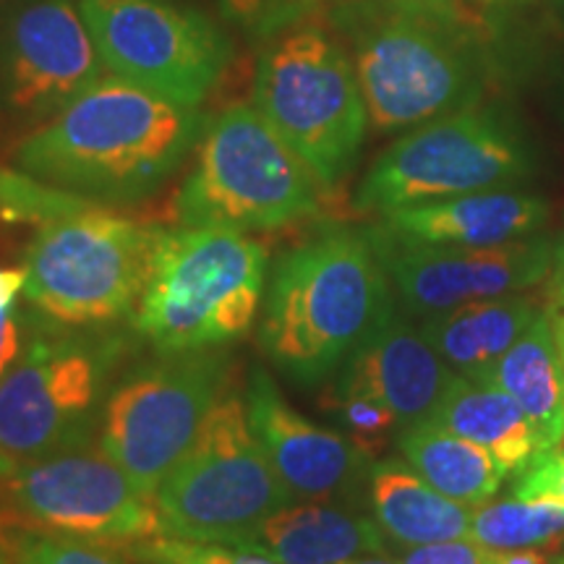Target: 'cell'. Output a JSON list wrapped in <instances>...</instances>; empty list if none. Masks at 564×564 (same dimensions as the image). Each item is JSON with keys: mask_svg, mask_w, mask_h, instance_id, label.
<instances>
[{"mask_svg": "<svg viewBox=\"0 0 564 564\" xmlns=\"http://www.w3.org/2000/svg\"><path fill=\"white\" fill-rule=\"evenodd\" d=\"M207 129L194 105L102 76L13 150L21 173L89 202L131 204L158 192Z\"/></svg>", "mask_w": 564, "mask_h": 564, "instance_id": "cell-1", "label": "cell"}, {"mask_svg": "<svg viewBox=\"0 0 564 564\" xmlns=\"http://www.w3.org/2000/svg\"><path fill=\"white\" fill-rule=\"evenodd\" d=\"M333 21L350 40L377 131L415 129L465 110L481 91L478 21L455 0H345Z\"/></svg>", "mask_w": 564, "mask_h": 564, "instance_id": "cell-2", "label": "cell"}, {"mask_svg": "<svg viewBox=\"0 0 564 564\" xmlns=\"http://www.w3.org/2000/svg\"><path fill=\"white\" fill-rule=\"evenodd\" d=\"M387 278L369 232L329 228L295 246L267 291V358L295 384H322L394 316Z\"/></svg>", "mask_w": 564, "mask_h": 564, "instance_id": "cell-3", "label": "cell"}, {"mask_svg": "<svg viewBox=\"0 0 564 564\" xmlns=\"http://www.w3.org/2000/svg\"><path fill=\"white\" fill-rule=\"evenodd\" d=\"M264 272L267 249L243 230L162 228L133 327L160 352L215 350L241 340L257 322Z\"/></svg>", "mask_w": 564, "mask_h": 564, "instance_id": "cell-4", "label": "cell"}, {"mask_svg": "<svg viewBox=\"0 0 564 564\" xmlns=\"http://www.w3.org/2000/svg\"><path fill=\"white\" fill-rule=\"evenodd\" d=\"M123 348L116 335L47 333L37 324L0 377V478L89 447Z\"/></svg>", "mask_w": 564, "mask_h": 564, "instance_id": "cell-5", "label": "cell"}, {"mask_svg": "<svg viewBox=\"0 0 564 564\" xmlns=\"http://www.w3.org/2000/svg\"><path fill=\"white\" fill-rule=\"evenodd\" d=\"M253 108L322 188L337 186L356 165L369 110L348 53L319 26H293L270 37L253 74Z\"/></svg>", "mask_w": 564, "mask_h": 564, "instance_id": "cell-6", "label": "cell"}, {"mask_svg": "<svg viewBox=\"0 0 564 564\" xmlns=\"http://www.w3.org/2000/svg\"><path fill=\"white\" fill-rule=\"evenodd\" d=\"M162 228L87 207L37 228L26 246L24 295L63 327H100L137 314Z\"/></svg>", "mask_w": 564, "mask_h": 564, "instance_id": "cell-7", "label": "cell"}, {"mask_svg": "<svg viewBox=\"0 0 564 564\" xmlns=\"http://www.w3.org/2000/svg\"><path fill=\"white\" fill-rule=\"evenodd\" d=\"M322 183L251 105L204 129L194 171L175 196L181 225L274 230L319 209Z\"/></svg>", "mask_w": 564, "mask_h": 564, "instance_id": "cell-8", "label": "cell"}, {"mask_svg": "<svg viewBox=\"0 0 564 564\" xmlns=\"http://www.w3.org/2000/svg\"><path fill=\"white\" fill-rule=\"evenodd\" d=\"M293 502L236 392L217 400L188 453L154 494L167 535L220 546L241 544Z\"/></svg>", "mask_w": 564, "mask_h": 564, "instance_id": "cell-9", "label": "cell"}, {"mask_svg": "<svg viewBox=\"0 0 564 564\" xmlns=\"http://www.w3.org/2000/svg\"><path fill=\"white\" fill-rule=\"evenodd\" d=\"M228 356L217 350L162 352L126 373L105 400L100 449L154 499L188 453L228 384Z\"/></svg>", "mask_w": 564, "mask_h": 564, "instance_id": "cell-10", "label": "cell"}, {"mask_svg": "<svg viewBox=\"0 0 564 564\" xmlns=\"http://www.w3.org/2000/svg\"><path fill=\"white\" fill-rule=\"evenodd\" d=\"M528 173L514 133L491 112L465 108L415 126L371 165L356 209L387 212L449 196L494 192Z\"/></svg>", "mask_w": 564, "mask_h": 564, "instance_id": "cell-11", "label": "cell"}, {"mask_svg": "<svg viewBox=\"0 0 564 564\" xmlns=\"http://www.w3.org/2000/svg\"><path fill=\"white\" fill-rule=\"evenodd\" d=\"M91 40L112 76L181 105H199L230 63L215 21L175 0H79Z\"/></svg>", "mask_w": 564, "mask_h": 564, "instance_id": "cell-12", "label": "cell"}, {"mask_svg": "<svg viewBox=\"0 0 564 564\" xmlns=\"http://www.w3.org/2000/svg\"><path fill=\"white\" fill-rule=\"evenodd\" d=\"M0 512L37 533L129 549L165 533L158 505L102 449H68L0 478Z\"/></svg>", "mask_w": 564, "mask_h": 564, "instance_id": "cell-13", "label": "cell"}, {"mask_svg": "<svg viewBox=\"0 0 564 564\" xmlns=\"http://www.w3.org/2000/svg\"><path fill=\"white\" fill-rule=\"evenodd\" d=\"M105 76L79 3L24 0L0 17V123L34 131Z\"/></svg>", "mask_w": 564, "mask_h": 564, "instance_id": "cell-14", "label": "cell"}, {"mask_svg": "<svg viewBox=\"0 0 564 564\" xmlns=\"http://www.w3.org/2000/svg\"><path fill=\"white\" fill-rule=\"evenodd\" d=\"M369 236L405 308L423 319L465 303L523 293L554 267L552 243L539 238L468 249L405 241L382 228H371Z\"/></svg>", "mask_w": 564, "mask_h": 564, "instance_id": "cell-15", "label": "cell"}, {"mask_svg": "<svg viewBox=\"0 0 564 564\" xmlns=\"http://www.w3.org/2000/svg\"><path fill=\"white\" fill-rule=\"evenodd\" d=\"M246 411L274 474L301 502H335L369 481L371 457L348 436L316 426L285 403L262 366L251 371Z\"/></svg>", "mask_w": 564, "mask_h": 564, "instance_id": "cell-16", "label": "cell"}, {"mask_svg": "<svg viewBox=\"0 0 564 564\" xmlns=\"http://www.w3.org/2000/svg\"><path fill=\"white\" fill-rule=\"evenodd\" d=\"M457 373L444 364L421 333L403 319H392L352 352L337 392L371 394L398 415L400 429L432 421Z\"/></svg>", "mask_w": 564, "mask_h": 564, "instance_id": "cell-17", "label": "cell"}, {"mask_svg": "<svg viewBox=\"0 0 564 564\" xmlns=\"http://www.w3.org/2000/svg\"><path fill=\"white\" fill-rule=\"evenodd\" d=\"M546 204L512 192H476L387 212L379 228L415 243L502 246L520 241L544 223Z\"/></svg>", "mask_w": 564, "mask_h": 564, "instance_id": "cell-18", "label": "cell"}, {"mask_svg": "<svg viewBox=\"0 0 564 564\" xmlns=\"http://www.w3.org/2000/svg\"><path fill=\"white\" fill-rule=\"evenodd\" d=\"M236 549H251L282 564H345L387 552V535L377 520L348 507L303 502L270 514Z\"/></svg>", "mask_w": 564, "mask_h": 564, "instance_id": "cell-19", "label": "cell"}, {"mask_svg": "<svg viewBox=\"0 0 564 564\" xmlns=\"http://www.w3.org/2000/svg\"><path fill=\"white\" fill-rule=\"evenodd\" d=\"M539 314L535 301L510 293L426 316L421 333L457 377L489 382L505 352L523 337Z\"/></svg>", "mask_w": 564, "mask_h": 564, "instance_id": "cell-20", "label": "cell"}, {"mask_svg": "<svg viewBox=\"0 0 564 564\" xmlns=\"http://www.w3.org/2000/svg\"><path fill=\"white\" fill-rule=\"evenodd\" d=\"M366 489L373 520L392 544L411 549L468 539L474 507L444 497L403 460L371 465Z\"/></svg>", "mask_w": 564, "mask_h": 564, "instance_id": "cell-21", "label": "cell"}, {"mask_svg": "<svg viewBox=\"0 0 564 564\" xmlns=\"http://www.w3.org/2000/svg\"><path fill=\"white\" fill-rule=\"evenodd\" d=\"M505 390L533 429L535 455L560 449L564 442V366L552 322L541 312L523 337L505 352L489 382Z\"/></svg>", "mask_w": 564, "mask_h": 564, "instance_id": "cell-22", "label": "cell"}, {"mask_svg": "<svg viewBox=\"0 0 564 564\" xmlns=\"http://www.w3.org/2000/svg\"><path fill=\"white\" fill-rule=\"evenodd\" d=\"M398 447L423 481L432 484L444 497L468 507L489 502L510 476L489 449L449 432L436 421L403 429Z\"/></svg>", "mask_w": 564, "mask_h": 564, "instance_id": "cell-23", "label": "cell"}, {"mask_svg": "<svg viewBox=\"0 0 564 564\" xmlns=\"http://www.w3.org/2000/svg\"><path fill=\"white\" fill-rule=\"evenodd\" d=\"M432 421L481 444L510 476L520 474L535 457L533 429L525 413L510 394L494 384L457 377Z\"/></svg>", "mask_w": 564, "mask_h": 564, "instance_id": "cell-24", "label": "cell"}, {"mask_svg": "<svg viewBox=\"0 0 564 564\" xmlns=\"http://www.w3.org/2000/svg\"><path fill=\"white\" fill-rule=\"evenodd\" d=\"M468 539L489 552L556 546V541L564 539V510L541 499H489L474 507Z\"/></svg>", "mask_w": 564, "mask_h": 564, "instance_id": "cell-25", "label": "cell"}, {"mask_svg": "<svg viewBox=\"0 0 564 564\" xmlns=\"http://www.w3.org/2000/svg\"><path fill=\"white\" fill-rule=\"evenodd\" d=\"M319 0H220L223 17L251 37L270 40L308 19Z\"/></svg>", "mask_w": 564, "mask_h": 564, "instance_id": "cell-26", "label": "cell"}, {"mask_svg": "<svg viewBox=\"0 0 564 564\" xmlns=\"http://www.w3.org/2000/svg\"><path fill=\"white\" fill-rule=\"evenodd\" d=\"M337 415L348 432V440L364 449L366 455H377L390 442V434L400 429L398 415L371 394L337 392Z\"/></svg>", "mask_w": 564, "mask_h": 564, "instance_id": "cell-27", "label": "cell"}, {"mask_svg": "<svg viewBox=\"0 0 564 564\" xmlns=\"http://www.w3.org/2000/svg\"><path fill=\"white\" fill-rule=\"evenodd\" d=\"M17 564H129L112 546L66 539L51 533H26L17 544Z\"/></svg>", "mask_w": 564, "mask_h": 564, "instance_id": "cell-28", "label": "cell"}, {"mask_svg": "<svg viewBox=\"0 0 564 564\" xmlns=\"http://www.w3.org/2000/svg\"><path fill=\"white\" fill-rule=\"evenodd\" d=\"M147 564H230V549L220 544L178 539V535H154L129 546Z\"/></svg>", "mask_w": 564, "mask_h": 564, "instance_id": "cell-29", "label": "cell"}, {"mask_svg": "<svg viewBox=\"0 0 564 564\" xmlns=\"http://www.w3.org/2000/svg\"><path fill=\"white\" fill-rule=\"evenodd\" d=\"M510 497L518 499H541V502L560 505L564 510V453L535 455L520 474H514Z\"/></svg>", "mask_w": 564, "mask_h": 564, "instance_id": "cell-30", "label": "cell"}, {"mask_svg": "<svg viewBox=\"0 0 564 564\" xmlns=\"http://www.w3.org/2000/svg\"><path fill=\"white\" fill-rule=\"evenodd\" d=\"M398 560L400 564H494V552L476 544L474 539H453L411 546Z\"/></svg>", "mask_w": 564, "mask_h": 564, "instance_id": "cell-31", "label": "cell"}, {"mask_svg": "<svg viewBox=\"0 0 564 564\" xmlns=\"http://www.w3.org/2000/svg\"><path fill=\"white\" fill-rule=\"evenodd\" d=\"M32 327V322L19 312L6 308L0 312V377L11 369V364L17 361L21 348L26 343V329Z\"/></svg>", "mask_w": 564, "mask_h": 564, "instance_id": "cell-32", "label": "cell"}, {"mask_svg": "<svg viewBox=\"0 0 564 564\" xmlns=\"http://www.w3.org/2000/svg\"><path fill=\"white\" fill-rule=\"evenodd\" d=\"M494 564H564V552L554 546L514 549V552H494Z\"/></svg>", "mask_w": 564, "mask_h": 564, "instance_id": "cell-33", "label": "cell"}, {"mask_svg": "<svg viewBox=\"0 0 564 564\" xmlns=\"http://www.w3.org/2000/svg\"><path fill=\"white\" fill-rule=\"evenodd\" d=\"M26 285V270L24 267H0V312L13 306L19 291Z\"/></svg>", "mask_w": 564, "mask_h": 564, "instance_id": "cell-34", "label": "cell"}, {"mask_svg": "<svg viewBox=\"0 0 564 564\" xmlns=\"http://www.w3.org/2000/svg\"><path fill=\"white\" fill-rule=\"evenodd\" d=\"M546 314H549V322H552L554 343H556V350H560V358H562V366H564V295L562 293L556 295Z\"/></svg>", "mask_w": 564, "mask_h": 564, "instance_id": "cell-35", "label": "cell"}, {"mask_svg": "<svg viewBox=\"0 0 564 564\" xmlns=\"http://www.w3.org/2000/svg\"><path fill=\"white\" fill-rule=\"evenodd\" d=\"M228 549H230V564H282L267 554L251 552V549H236V546H228Z\"/></svg>", "mask_w": 564, "mask_h": 564, "instance_id": "cell-36", "label": "cell"}, {"mask_svg": "<svg viewBox=\"0 0 564 564\" xmlns=\"http://www.w3.org/2000/svg\"><path fill=\"white\" fill-rule=\"evenodd\" d=\"M0 564H17V546L11 544L9 533L0 525Z\"/></svg>", "mask_w": 564, "mask_h": 564, "instance_id": "cell-37", "label": "cell"}, {"mask_svg": "<svg viewBox=\"0 0 564 564\" xmlns=\"http://www.w3.org/2000/svg\"><path fill=\"white\" fill-rule=\"evenodd\" d=\"M345 564H400L398 556H390L387 552L382 554H366V556H358V560H350Z\"/></svg>", "mask_w": 564, "mask_h": 564, "instance_id": "cell-38", "label": "cell"}, {"mask_svg": "<svg viewBox=\"0 0 564 564\" xmlns=\"http://www.w3.org/2000/svg\"><path fill=\"white\" fill-rule=\"evenodd\" d=\"M554 267H556V291L564 293V243L554 251Z\"/></svg>", "mask_w": 564, "mask_h": 564, "instance_id": "cell-39", "label": "cell"}, {"mask_svg": "<svg viewBox=\"0 0 564 564\" xmlns=\"http://www.w3.org/2000/svg\"><path fill=\"white\" fill-rule=\"evenodd\" d=\"M19 3H24V0H0V17H3L6 11H11L13 6H19Z\"/></svg>", "mask_w": 564, "mask_h": 564, "instance_id": "cell-40", "label": "cell"}, {"mask_svg": "<svg viewBox=\"0 0 564 564\" xmlns=\"http://www.w3.org/2000/svg\"><path fill=\"white\" fill-rule=\"evenodd\" d=\"M562 295H564V293H562Z\"/></svg>", "mask_w": 564, "mask_h": 564, "instance_id": "cell-41", "label": "cell"}]
</instances>
